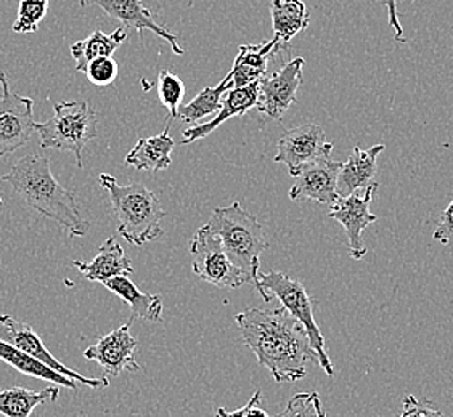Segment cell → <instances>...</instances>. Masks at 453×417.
<instances>
[{"label":"cell","instance_id":"obj_15","mask_svg":"<svg viewBox=\"0 0 453 417\" xmlns=\"http://www.w3.org/2000/svg\"><path fill=\"white\" fill-rule=\"evenodd\" d=\"M88 4H94L104 10L108 17L121 21L126 29H134L139 34H142V31H150L157 34L171 45V50L175 55L185 53L179 45L177 35L163 25H159L157 18L151 15V11L143 5L142 0H81V7H86Z\"/></svg>","mask_w":453,"mask_h":417},{"label":"cell","instance_id":"obj_10","mask_svg":"<svg viewBox=\"0 0 453 417\" xmlns=\"http://www.w3.org/2000/svg\"><path fill=\"white\" fill-rule=\"evenodd\" d=\"M332 153L333 143L326 140L322 127L304 124L281 135L275 163L287 165L289 174L295 177L304 165L322 157H332Z\"/></svg>","mask_w":453,"mask_h":417},{"label":"cell","instance_id":"obj_19","mask_svg":"<svg viewBox=\"0 0 453 417\" xmlns=\"http://www.w3.org/2000/svg\"><path fill=\"white\" fill-rule=\"evenodd\" d=\"M386 147L375 145L372 148L362 149L356 147L348 161L342 164L338 177V194L346 198L358 190H365L375 180L378 171V156L383 153Z\"/></svg>","mask_w":453,"mask_h":417},{"label":"cell","instance_id":"obj_24","mask_svg":"<svg viewBox=\"0 0 453 417\" xmlns=\"http://www.w3.org/2000/svg\"><path fill=\"white\" fill-rule=\"evenodd\" d=\"M60 397V387L52 385L44 390L12 387L0 391V414L4 417H31L39 405L52 403Z\"/></svg>","mask_w":453,"mask_h":417},{"label":"cell","instance_id":"obj_22","mask_svg":"<svg viewBox=\"0 0 453 417\" xmlns=\"http://www.w3.org/2000/svg\"><path fill=\"white\" fill-rule=\"evenodd\" d=\"M127 31L129 29L126 27H118L111 34H105L104 31H94L84 41L71 44L70 52L76 61V71L86 72L88 63L104 57H113L127 39Z\"/></svg>","mask_w":453,"mask_h":417},{"label":"cell","instance_id":"obj_33","mask_svg":"<svg viewBox=\"0 0 453 417\" xmlns=\"http://www.w3.org/2000/svg\"><path fill=\"white\" fill-rule=\"evenodd\" d=\"M433 239L439 243L449 244L453 239V200L439 218Z\"/></svg>","mask_w":453,"mask_h":417},{"label":"cell","instance_id":"obj_34","mask_svg":"<svg viewBox=\"0 0 453 417\" xmlns=\"http://www.w3.org/2000/svg\"><path fill=\"white\" fill-rule=\"evenodd\" d=\"M397 2L399 0H380V4L383 5L386 11H388V18H389V27L394 29V37L397 42H407L405 34H403V27L399 19V11H397Z\"/></svg>","mask_w":453,"mask_h":417},{"label":"cell","instance_id":"obj_17","mask_svg":"<svg viewBox=\"0 0 453 417\" xmlns=\"http://www.w3.org/2000/svg\"><path fill=\"white\" fill-rule=\"evenodd\" d=\"M281 49H287V45L281 44L279 37H273L262 44L240 45L238 55L230 71L234 88L246 87L267 76L272 57L280 53Z\"/></svg>","mask_w":453,"mask_h":417},{"label":"cell","instance_id":"obj_26","mask_svg":"<svg viewBox=\"0 0 453 417\" xmlns=\"http://www.w3.org/2000/svg\"><path fill=\"white\" fill-rule=\"evenodd\" d=\"M232 88H234V80H232V74L228 72L226 78L220 80L219 86L204 88L203 92L193 98L190 103L182 104L177 118L185 124H190L192 127L196 125L203 118L216 113V111L219 113L224 95Z\"/></svg>","mask_w":453,"mask_h":417},{"label":"cell","instance_id":"obj_21","mask_svg":"<svg viewBox=\"0 0 453 417\" xmlns=\"http://www.w3.org/2000/svg\"><path fill=\"white\" fill-rule=\"evenodd\" d=\"M104 286L118 297H121L126 304L131 307V320H145V322H161L163 320V299L155 294H145L132 283L127 277H116L108 279Z\"/></svg>","mask_w":453,"mask_h":417},{"label":"cell","instance_id":"obj_27","mask_svg":"<svg viewBox=\"0 0 453 417\" xmlns=\"http://www.w3.org/2000/svg\"><path fill=\"white\" fill-rule=\"evenodd\" d=\"M49 10V0H19L18 4L17 21L12 31L17 34L37 33L41 21Z\"/></svg>","mask_w":453,"mask_h":417},{"label":"cell","instance_id":"obj_1","mask_svg":"<svg viewBox=\"0 0 453 417\" xmlns=\"http://www.w3.org/2000/svg\"><path fill=\"white\" fill-rule=\"evenodd\" d=\"M235 322L244 344L275 383L304 379L307 365L317 361L304 326L281 305L272 310L248 308L236 313Z\"/></svg>","mask_w":453,"mask_h":417},{"label":"cell","instance_id":"obj_29","mask_svg":"<svg viewBox=\"0 0 453 417\" xmlns=\"http://www.w3.org/2000/svg\"><path fill=\"white\" fill-rule=\"evenodd\" d=\"M273 417H326L322 398L317 391L296 393L288 401L287 408Z\"/></svg>","mask_w":453,"mask_h":417},{"label":"cell","instance_id":"obj_35","mask_svg":"<svg viewBox=\"0 0 453 417\" xmlns=\"http://www.w3.org/2000/svg\"><path fill=\"white\" fill-rule=\"evenodd\" d=\"M0 208H2V198H0Z\"/></svg>","mask_w":453,"mask_h":417},{"label":"cell","instance_id":"obj_20","mask_svg":"<svg viewBox=\"0 0 453 417\" xmlns=\"http://www.w3.org/2000/svg\"><path fill=\"white\" fill-rule=\"evenodd\" d=\"M169 127L171 122H167L163 133L140 139L137 145L131 149V153L126 156V164L137 171H166L167 167L173 164V149L175 147L174 139L169 135Z\"/></svg>","mask_w":453,"mask_h":417},{"label":"cell","instance_id":"obj_14","mask_svg":"<svg viewBox=\"0 0 453 417\" xmlns=\"http://www.w3.org/2000/svg\"><path fill=\"white\" fill-rule=\"evenodd\" d=\"M342 163L332 157H322L304 165L296 175L289 190L291 201H317L325 206H334L338 194V177Z\"/></svg>","mask_w":453,"mask_h":417},{"label":"cell","instance_id":"obj_23","mask_svg":"<svg viewBox=\"0 0 453 417\" xmlns=\"http://www.w3.org/2000/svg\"><path fill=\"white\" fill-rule=\"evenodd\" d=\"M0 361L7 363L13 369H17L18 373L25 374L29 377L47 381V383H52L53 385H58V387H66L71 390H78V383L74 381L65 377L63 374L57 373L50 366L44 365L42 361L35 360L25 352L12 347L10 344L2 339H0Z\"/></svg>","mask_w":453,"mask_h":417},{"label":"cell","instance_id":"obj_7","mask_svg":"<svg viewBox=\"0 0 453 417\" xmlns=\"http://www.w3.org/2000/svg\"><path fill=\"white\" fill-rule=\"evenodd\" d=\"M192 271L203 281L222 289H238L250 283L242 269H236L224 249V244L210 225L196 230L190 243Z\"/></svg>","mask_w":453,"mask_h":417},{"label":"cell","instance_id":"obj_28","mask_svg":"<svg viewBox=\"0 0 453 417\" xmlns=\"http://www.w3.org/2000/svg\"><path fill=\"white\" fill-rule=\"evenodd\" d=\"M157 96L159 102L169 110V119L177 118L185 96V84L182 79L173 74L171 71H161L157 78Z\"/></svg>","mask_w":453,"mask_h":417},{"label":"cell","instance_id":"obj_9","mask_svg":"<svg viewBox=\"0 0 453 417\" xmlns=\"http://www.w3.org/2000/svg\"><path fill=\"white\" fill-rule=\"evenodd\" d=\"M0 339L10 344L12 347L18 348L35 360L42 361L44 365L50 366L57 373L63 374L65 377H68L74 383H81L82 385H88L90 389H96V390L105 389L110 383L106 375L102 379H90V377H84L76 371H73L68 366L63 365L61 361L53 357L50 350L45 347L42 339L37 336V332L29 324L18 322L10 315H0Z\"/></svg>","mask_w":453,"mask_h":417},{"label":"cell","instance_id":"obj_4","mask_svg":"<svg viewBox=\"0 0 453 417\" xmlns=\"http://www.w3.org/2000/svg\"><path fill=\"white\" fill-rule=\"evenodd\" d=\"M208 225L220 238L236 269L243 271L254 287L257 286L261 254L271 246L259 220L235 201L226 208H214Z\"/></svg>","mask_w":453,"mask_h":417},{"label":"cell","instance_id":"obj_8","mask_svg":"<svg viewBox=\"0 0 453 417\" xmlns=\"http://www.w3.org/2000/svg\"><path fill=\"white\" fill-rule=\"evenodd\" d=\"M0 157L23 148L35 131V100L12 92L9 78L0 72Z\"/></svg>","mask_w":453,"mask_h":417},{"label":"cell","instance_id":"obj_3","mask_svg":"<svg viewBox=\"0 0 453 417\" xmlns=\"http://www.w3.org/2000/svg\"><path fill=\"white\" fill-rule=\"evenodd\" d=\"M100 185L110 193L114 214L118 217V233L134 246L155 241L165 233L161 222L166 212L161 208L157 194L143 183L119 185L113 175L102 174Z\"/></svg>","mask_w":453,"mask_h":417},{"label":"cell","instance_id":"obj_18","mask_svg":"<svg viewBox=\"0 0 453 417\" xmlns=\"http://www.w3.org/2000/svg\"><path fill=\"white\" fill-rule=\"evenodd\" d=\"M73 265L79 269V273L84 278L102 284L116 277L134 275L131 259L126 255L121 244L118 243L113 236L100 246L98 254L92 261H73Z\"/></svg>","mask_w":453,"mask_h":417},{"label":"cell","instance_id":"obj_30","mask_svg":"<svg viewBox=\"0 0 453 417\" xmlns=\"http://www.w3.org/2000/svg\"><path fill=\"white\" fill-rule=\"evenodd\" d=\"M118 63L114 60L113 57H104V58H96V60L88 63L86 68V76L94 86H111L116 78H118Z\"/></svg>","mask_w":453,"mask_h":417},{"label":"cell","instance_id":"obj_16","mask_svg":"<svg viewBox=\"0 0 453 417\" xmlns=\"http://www.w3.org/2000/svg\"><path fill=\"white\" fill-rule=\"evenodd\" d=\"M259 86H261V80L253 82V84H250L246 87L228 90V94L224 95L222 106L219 110L218 116L212 121L196 124L193 127L185 129L182 133L183 139L180 141V145H188V143H193L196 140L206 139L212 132L219 129L224 122L251 111L253 108L257 106V102H259Z\"/></svg>","mask_w":453,"mask_h":417},{"label":"cell","instance_id":"obj_6","mask_svg":"<svg viewBox=\"0 0 453 417\" xmlns=\"http://www.w3.org/2000/svg\"><path fill=\"white\" fill-rule=\"evenodd\" d=\"M35 132L41 148L73 153L82 169V151L98 135L96 110L88 102L53 103V118L42 124L35 122Z\"/></svg>","mask_w":453,"mask_h":417},{"label":"cell","instance_id":"obj_13","mask_svg":"<svg viewBox=\"0 0 453 417\" xmlns=\"http://www.w3.org/2000/svg\"><path fill=\"white\" fill-rule=\"evenodd\" d=\"M131 326L132 322L122 324L84 350V358L102 366L106 377H118L124 371H140V365L134 357L139 340L132 336Z\"/></svg>","mask_w":453,"mask_h":417},{"label":"cell","instance_id":"obj_31","mask_svg":"<svg viewBox=\"0 0 453 417\" xmlns=\"http://www.w3.org/2000/svg\"><path fill=\"white\" fill-rule=\"evenodd\" d=\"M399 417H447L444 413L433 406L431 401L418 400L413 395H405L402 401Z\"/></svg>","mask_w":453,"mask_h":417},{"label":"cell","instance_id":"obj_25","mask_svg":"<svg viewBox=\"0 0 453 417\" xmlns=\"http://www.w3.org/2000/svg\"><path fill=\"white\" fill-rule=\"evenodd\" d=\"M272 27L280 42H288L309 27V13L303 0H272Z\"/></svg>","mask_w":453,"mask_h":417},{"label":"cell","instance_id":"obj_11","mask_svg":"<svg viewBox=\"0 0 453 417\" xmlns=\"http://www.w3.org/2000/svg\"><path fill=\"white\" fill-rule=\"evenodd\" d=\"M305 60L296 57L285 63L280 70L261 79L257 110L272 119H281L289 106L296 103L297 90L303 84Z\"/></svg>","mask_w":453,"mask_h":417},{"label":"cell","instance_id":"obj_2","mask_svg":"<svg viewBox=\"0 0 453 417\" xmlns=\"http://www.w3.org/2000/svg\"><path fill=\"white\" fill-rule=\"evenodd\" d=\"M0 180L9 183L27 208L55 220L71 236L88 235L90 224L81 214L76 194L57 182L49 157L39 153L27 155L18 159Z\"/></svg>","mask_w":453,"mask_h":417},{"label":"cell","instance_id":"obj_12","mask_svg":"<svg viewBox=\"0 0 453 417\" xmlns=\"http://www.w3.org/2000/svg\"><path fill=\"white\" fill-rule=\"evenodd\" d=\"M376 190L378 183L373 182L362 194L354 193L346 198H340L328 212V217L338 220L344 228L348 236L349 255L354 261H362L365 257L366 247L362 233L378 220L375 214L370 212Z\"/></svg>","mask_w":453,"mask_h":417},{"label":"cell","instance_id":"obj_5","mask_svg":"<svg viewBox=\"0 0 453 417\" xmlns=\"http://www.w3.org/2000/svg\"><path fill=\"white\" fill-rule=\"evenodd\" d=\"M256 291L261 294L265 302H272L273 299H277L280 305L304 326L305 332L311 340V347L315 352L317 363L326 375L333 377L334 369H333L332 360L326 352L325 337L315 322L314 299L309 296L305 287L296 279L287 277L285 273L272 269L269 273H259Z\"/></svg>","mask_w":453,"mask_h":417},{"label":"cell","instance_id":"obj_32","mask_svg":"<svg viewBox=\"0 0 453 417\" xmlns=\"http://www.w3.org/2000/svg\"><path fill=\"white\" fill-rule=\"evenodd\" d=\"M261 391L257 390L254 393L253 398L244 405L243 408L236 409V411H226L224 408H218L216 417H269L267 411L262 409Z\"/></svg>","mask_w":453,"mask_h":417}]
</instances>
